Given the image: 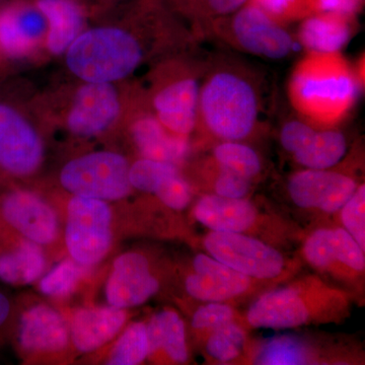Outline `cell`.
Segmentation results:
<instances>
[{
	"label": "cell",
	"mask_w": 365,
	"mask_h": 365,
	"mask_svg": "<svg viewBox=\"0 0 365 365\" xmlns=\"http://www.w3.org/2000/svg\"><path fill=\"white\" fill-rule=\"evenodd\" d=\"M21 349L31 354L63 352L71 343L69 324L47 304H35L21 314L18 333Z\"/></svg>",
	"instance_id": "ac0fdd59"
},
{
	"label": "cell",
	"mask_w": 365,
	"mask_h": 365,
	"mask_svg": "<svg viewBox=\"0 0 365 365\" xmlns=\"http://www.w3.org/2000/svg\"><path fill=\"white\" fill-rule=\"evenodd\" d=\"M148 345L146 324L136 322L125 329L113 346L107 359L111 365H137L148 359Z\"/></svg>",
	"instance_id": "f1b7e54d"
},
{
	"label": "cell",
	"mask_w": 365,
	"mask_h": 365,
	"mask_svg": "<svg viewBox=\"0 0 365 365\" xmlns=\"http://www.w3.org/2000/svg\"><path fill=\"white\" fill-rule=\"evenodd\" d=\"M273 20L285 25L289 21L304 20L312 14L309 0H249Z\"/></svg>",
	"instance_id": "8d00e7d4"
},
{
	"label": "cell",
	"mask_w": 365,
	"mask_h": 365,
	"mask_svg": "<svg viewBox=\"0 0 365 365\" xmlns=\"http://www.w3.org/2000/svg\"><path fill=\"white\" fill-rule=\"evenodd\" d=\"M45 266L40 245L25 240L14 251L0 256V280L9 284H30L39 279Z\"/></svg>",
	"instance_id": "484cf974"
},
{
	"label": "cell",
	"mask_w": 365,
	"mask_h": 365,
	"mask_svg": "<svg viewBox=\"0 0 365 365\" xmlns=\"http://www.w3.org/2000/svg\"><path fill=\"white\" fill-rule=\"evenodd\" d=\"M213 160L218 165L251 180L260 176L263 163L259 153L242 141H220L212 148Z\"/></svg>",
	"instance_id": "83f0119b"
},
{
	"label": "cell",
	"mask_w": 365,
	"mask_h": 365,
	"mask_svg": "<svg viewBox=\"0 0 365 365\" xmlns=\"http://www.w3.org/2000/svg\"><path fill=\"white\" fill-rule=\"evenodd\" d=\"M127 319L126 309L112 306L79 309L69 323L71 342L79 352L96 351L121 332Z\"/></svg>",
	"instance_id": "d6986e66"
},
{
	"label": "cell",
	"mask_w": 365,
	"mask_h": 365,
	"mask_svg": "<svg viewBox=\"0 0 365 365\" xmlns=\"http://www.w3.org/2000/svg\"><path fill=\"white\" fill-rule=\"evenodd\" d=\"M203 247L216 260L260 282H279L297 270V264L276 247L251 235L210 232Z\"/></svg>",
	"instance_id": "8992f818"
},
{
	"label": "cell",
	"mask_w": 365,
	"mask_h": 365,
	"mask_svg": "<svg viewBox=\"0 0 365 365\" xmlns=\"http://www.w3.org/2000/svg\"><path fill=\"white\" fill-rule=\"evenodd\" d=\"M246 330L237 322L220 327L208 334L205 340V352L211 359L227 364L241 356L247 347Z\"/></svg>",
	"instance_id": "f546056e"
},
{
	"label": "cell",
	"mask_w": 365,
	"mask_h": 365,
	"mask_svg": "<svg viewBox=\"0 0 365 365\" xmlns=\"http://www.w3.org/2000/svg\"><path fill=\"white\" fill-rule=\"evenodd\" d=\"M44 148L32 125L9 106L0 104V167L14 176L33 174Z\"/></svg>",
	"instance_id": "5bb4252c"
},
{
	"label": "cell",
	"mask_w": 365,
	"mask_h": 365,
	"mask_svg": "<svg viewBox=\"0 0 365 365\" xmlns=\"http://www.w3.org/2000/svg\"><path fill=\"white\" fill-rule=\"evenodd\" d=\"M126 158L112 151H97L74 158L60 173L62 187L73 196L115 201L126 198L132 186Z\"/></svg>",
	"instance_id": "9c48e42d"
},
{
	"label": "cell",
	"mask_w": 365,
	"mask_h": 365,
	"mask_svg": "<svg viewBox=\"0 0 365 365\" xmlns=\"http://www.w3.org/2000/svg\"><path fill=\"white\" fill-rule=\"evenodd\" d=\"M302 254L319 275L336 281L348 292L361 287L364 250L342 227L317 228L304 240Z\"/></svg>",
	"instance_id": "52a82bcc"
},
{
	"label": "cell",
	"mask_w": 365,
	"mask_h": 365,
	"mask_svg": "<svg viewBox=\"0 0 365 365\" xmlns=\"http://www.w3.org/2000/svg\"><path fill=\"white\" fill-rule=\"evenodd\" d=\"M359 186L356 180L345 173L304 169L289 177L287 192L300 209L334 215L339 212Z\"/></svg>",
	"instance_id": "7c38bea8"
},
{
	"label": "cell",
	"mask_w": 365,
	"mask_h": 365,
	"mask_svg": "<svg viewBox=\"0 0 365 365\" xmlns=\"http://www.w3.org/2000/svg\"><path fill=\"white\" fill-rule=\"evenodd\" d=\"M249 0H173L177 9L195 23L196 30L215 19L234 14Z\"/></svg>",
	"instance_id": "1f68e13d"
},
{
	"label": "cell",
	"mask_w": 365,
	"mask_h": 365,
	"mask_svg": "<svg viewBox=\"0 0 365 365\" xmlns=\"http://www.w3.org/2000/svg\"><path fill=\"white\" fill-rule=\"evenodd\" d=\"M260 285L208 254H197L184 280L187 294L202 302H228L250 295Z\"/></svg>",
	"instance_id": "4fadbf2b"
},
{
	"label": "cell",
	"mask_w": 365,
	"mask_h": 365,
	"mask_svg": "<svg viewBox=\"0 0 365 365\" xmlns=\"http://www.w3.org/2000/svg\"><path fill=\"white\" fill-rule=\"evenodd\" d=\"M317 127L306 120L292 119L283 125L280 130V143L290 155L299 150L311 138Z\"/></svg>",
	"instance_id": "f35d334b"
},
{
	"label": "cell",
	"mask_w": 365,
	"mask_h": 365,
	"mask_svg": "<svg viewBox=\"0 0 365 365\" xmlns=\"http://www.w3.org/2000/svg\"><path fill=\"white\" fill-rule=\"evenodd\" d=\"M359 71L340 53L307 52L288 81V97L304 120L333 128L348 116L361 91Z\"/></svg>",
	"instance_id": "7a4b0ae2"
},
{
	"label": "cell",
	"mask_w": 365,
	"mask_h": 365,
	"mask_svg": "<svg viewBox=\"0 0 365 365\" xmlns=\"http://www.w3.org/2000/svg\"><path fill=\"white\" fill-rule=\"evenodd\" d=\"M309 2L313 14H335L355 18L361 11L364 0H309Z\"/></svg>",
	"instance_id": "ab89813d"
},
{
	"label": "cell",
	"mask_w": 365,
	"mask_h": 365,
	"mask_svg": "<svg viewBox=\"0 0 365 365\" xmlns=\"http://www.w3.org/2000/svg\"><path fill=\"white\" fill-rule=\"evenodd\" d=\"M119 113V97L111 83H86L74 97L67 126L76 136L98 135L116 121Z\"/></svg>",
	"instance_id": "e0dca14e"
},
{
	"label": "cell",
	"mask_w": 365,
	"mask_h": 365,
	"mask_svg": "<svg viewBox=\"0 0 365 365\" xmlns=\"http://www.w3.org/2000/svg\"><path fill=\"white\" fill-rule=\"evenodd\" d=\"M160 288V280L153 274L148 257L138 252H127L113 264L106 283V299L110 306L127 309L145 304Z\"/></svg>",
	"instance_id": "9a60e30c"
},
{
	"label": "cell",
	"mask_w": 365,
	"mask_h": 365,
	"mask_svg": "<svg viewBox=\"0 0 365 365\" xmlns=\"http://www.w3.org/2000/svg\"><path fill=\"white\" fill-rule=\"evenodd\" d=\"M179 170L174 163L143 158L129 168V181L132 188L155 194L163 180Z\"/></svg>",
	"instance_id": "d6a6232c"
},
{
	"label": "cell",
	"mask_w": 365,
	"mask_h": 365,
	"mask_svg": "<svg viewBox=\"0 0 365 365\" xmlns=\"http://www.w3.org/2000/svg\"><path fill=\"white\" fill-rule=\"evenodd\" d=\"M353 294L319 275H306L264 292L246 314L254 329H295L339 323L351 312Z\"/></svg>",
	"instance_id": "3957f363"
},
{
	"label": "cell",
	"mask_w": 365,
	"mask_h": 365,
	"mask_svg": "<svg viewBox=\"0 0 365 365\" xmlns=\"http://www.w3.org/2000/svg\"><path fill=\"white\" fill-rule=\"evenodd\" d=\"M155 195L167 207L182 210L191 202L193 191L190 182L182 176L179 170L160 182Z\"/></svg>",
	"instance_id": "74e56055"
},
{
	"label": "cell",
	"mask_w": 365,
	"mask_h": 365,
	"mask_svg": "<svg viewBox=\"0 0 365 365\" xmlns=\"http://www.w3.org/2000/svg\"><path fill=\"white\" fill-rule=\"evenodd\" d=\"M46 26L37 6L6 7L0 11V48L11 56H23L33 49Z\"/></svg>",
	"instance_id": "44dd1931"
},
{
	"label": "cell",
	"mask_w": 365,
	"mask_h": 365,
	"mask_svg": "<svg viewBox=\"0 0 365 365\" xmlns=\"http://www.w3.org/2000/svg\"><path fill=\"white\" fill-rule=\"evenodd\" d=\"M254 364L265 365L312 364L321 361L313 345L292 336L266 341L255 353Z\"/></svg>",
	"instance_id": "4316f807"
},
{
	"label": "cell",
	"mask_w": 365,
	"mask_h": 365,
	"mask_svg": "<svg viewBox=\"0 0 365 365\" xmlns=\"http://www.w3.org/2000/svg\"><path fill=\"white\" fill-rule=\"evenodd\" d=\"M132 139L144 158L179 165L188 157V137L168 130L155 114H143L131 127Z\"/></svg>",
	"instance_id": "ffe728a7"
},
{
	"label": "cell",
	"mask_w": 365,
	"mask_h": 365,
	"mask_svg": "<svg viewBox=\"0 0 365 365\" xmlns=\"http://www.w3.org/2000/svg\"><path fill=\"white\" fill-rule=\"evenodd\" d=\"M193 215L211 232L248 235L271 245L280 242L287 235L284 222L272 220L247 198H225L207 193L197 201Z\"/></svg>",
	"instance_id": "8fae6325"
},
{
	"label": "cell",
	"mask_w": 365,
	"mask_h": 365,
	"mask_svg": "<svg viewBox=\"0 0 365 365\" xmlns=\"http://www.w3.org/2000/svg\"><path fill=\"white\" fill-rule=\"evenodd\" d=\"M150 354L163 355L173 364H186L189 359L184 319L174 309H165L153 314L146 324Z\"/></svg>",
	"instance_id": "603a6c76"
},
{
	"label": "cell",
	"mask_w": 365,
	"mask_h": 365,
	"mask_svg": "<svg viewBox=\"0 0 365 365\" xmlns=\"http://www.w3.org/2000/svg\"><path fill=\"white\" fill-rule=\"evenodd\" d=\"M113 215L107 201L73 196L66 211V244L72 260L96 265L111 248Z\"/></svg>",
	"instance_id": "30bf717a"
},
{
	"label": "cell",
	"mask_w": 365,
	"mask_h": 365,
	"mask_svg": "<svg viewBox=\"0 0 365 365\" xmlns=\"http://www.w3.org/2000/svg\"><path fill=\"white\" fill-rule=\"evenodd\" d=\"M1 212L16 232L40 246L52 244L58 237L57 213L32 192L16 190L7 194L2 201Z\"/></svg>",
	"instance_id": "2e32d148"
},
{
	"label": "cell",
	"mask_w": 365,
	"mask_h": 365,
	"mask_svg": "<svg viewBox=\"0 0 365 365\" xmlns=\"http://www.w3.org/2000/svg\"><path fill=\"white\" fill-rule=\"evenodd\" d=\"M36 6L47 23L48 49L54 54L66 52L83 28L81 7L74 0H37Z\"/></svg>",
	"instance_id": "cb8c5ba5"
},
{
	"label": "cell",
	"mask_w": 365,
	"mask_h": 365,
	"mask_svg": "<svg viewBox=\"0 0 365 365\" xmlns=\"http://www.w3.org/2000/svg\"><path fill=\"white\" fill-rule=\"evenodd\" d=\"M195 33L198 37L217 40L237 51L267 59L287 58L297 44L284 25L251 4L204 24Z\"/></svg>",
	"instance_id": "5b68a950"
},
{
	"label": "cell",
	"mask_w": 365,
	"mask_h": 365,
	"mask_svg": "<svg viewBox=\"0 0 365 365\" xmlns=\"http://www.w3.org/2000/svg\"><path fill=\"white\" fill-rule=\"evenodd\" d=\"M353 19L318 13L302 20L297 41L307 52L340 53L354 32Z\"/></svg>",
	"instance_id": "7402d4cb"
},
{
	"label": "cell",
	"mask_w": 365,
	"mask_h": 365,
	"mask_svg": "<svg viewBox=\"0 0 365 365\" xmlns=\"http://www.w3.org/2000/svg\"><path fill=\"white\" fill-rule=\"evenodd\" d=\"M262 88L258 74L230 56L207 59L199 93L197 128L218 141H244L260 124Z\"/></svg>",
	"instance_id": "6da1fadb"
},
{
	"label": "cell",
	"mask_w": 365,
	"mask_h": 365,
	"mask_svg": "<svg viewBox=\"0 0 365 365\" xmlns=\"http://www.w3.org/2000/svg\"><path fill=\"white\" fill-rule=\"evenodd\" d=\"M347 140L333 128H318L302 148L292 153L295 162L304 169L328 170L345 157Z\"/></svg>",
	"instance_id": "d4e9b609"
},
{
	"label": "cell",
	"mask_w": 365,
	"mask_h": 365,
	"mask_svg": "<svg viewBox=\"0 0 365 365\" xmlns=\"http://www.w3.org/2000/svg\"><path fill=\"white\" fill-rule=\"evenodd\" d=\"M206 64L207 59L180 62L170 76L160 79L155 86L151 98L153 111L172 133L189 137L196 129L199 93Z\"/></svg>",
	"instance_id": "ba28073f"
},
{
	"label": "cell",
	"mask_w": 365,
	"mask_h": 365,
	"mask_svg": "<svg viewBox=\"0 0 365 365\" xmlns=\"http://www.w3.org/2000/svg\"><path fill=\"white\" fill-rule=\"evenodd\" d=\"M9 313H11V302L6 295L0 292V327L4 325V322L9 318Z\"/></svg>",
	"instance_id": "60d3db41"
},
{
	"label": "cell",
	"mask_w": 365,
	"mask_h": 365,
	"mask_svg": "<svg viewBox=\"0 0 365 365\" xmlns=\"http://www.w3.org/2000/svg\"><path fill=\"white\" fill-rule=\"evenodd\" d=\"M343 228L365 251V185L359 184L339 210Z\"/></svg>",
	"instance_id": "e575fe53"
},
{
	"label": "cell",
	"mask_w": 365,
	"mask_h": 365,
	"mask_svg": "<svg viewBox=\"0 0 365 365\" xmlns=\"http://www.w3.org/2000/svg\"><path fill=\"white\" fill-rule=\"evenodd\" d=\"M81 273L83 266L71 258L60 262L49 273L43 276L39 283L40 292L57 299L69 297L78 287Z\"/></svg>",
	"instance_id": "836d02e7"
},
{
	"label": "cell",
	"mask_w": 365,
	"mask_h": 365,
	"mask_svg": "<svg viewBox=\"0 0 365 365\" xmlns=\"http://www.w3.org/2000/svg\"><path fill=\"white\" fill-rule=\"evenodd\" d=\"M203 176L212 194L225 198H247L252 190V181L247 178L225 169L212 158L205 160L203 165Z\"/></svg>",
	"instance_id": "4dcf8cb0"
},
{
	"label": "cell",
	"mask_w": 365,
	"mask_h": 365,
	"mask_svg": "<svg viewBox=\"0 0 365 365\" xmlns=\"http://www.w3.org/2000/svg\"><path fill=\"white\" fill-rule=\"evenodd\" d=\"M144 58L143 40L114 26L86 31L66 50L67 67L86 83H111L127 78Z\"/></svg>",
	"instance_id": "277c9868"
},
{
	"label": "cell",
	"mask_w": 365,
	"mask_h": 365,
	"mask_svg": "<svg viewBox=\"0 0 365 365\" xmlns=\"http://www.w3.org/2000/svg\"><path fill=\"white\" fill-rule=\"evenodd\" d=\"M237 312L227 302H205L194 312L191 326L199 332L211 333L235 322Z\"/></svg>",
	"instance_id": "d590c367"
}]
</instances>
